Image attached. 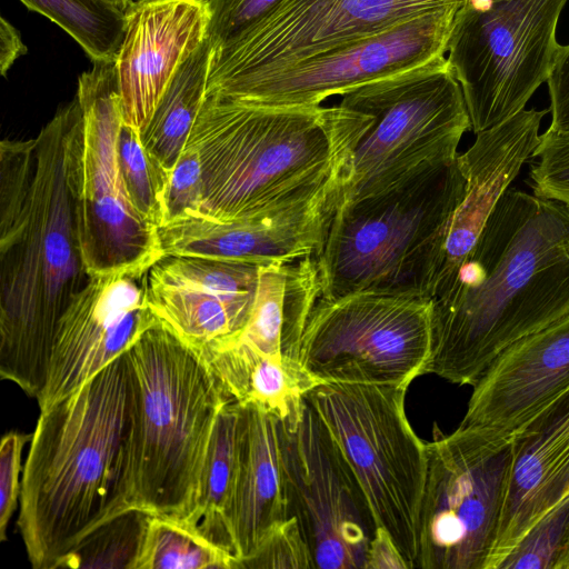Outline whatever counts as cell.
<instances>
[{"label":"cell","mask_w":569,"mask_h":569,"mask_svg":"<svg viewBox=\"0 0 569 569\" xmlns=\"http://www.w3.org/2000/svg\"><path fill=\"white\" fill-rule=\"evenodd\" d=\"M309 543L296 517L277 523L239 569H313Z\"/></svg>","instance_id":"obj_33"},{"label":"cell","mask_w":569,"mask_h":569,"mask_svg":"<svg viewBox=\"0 0 569 569\" xmlns=\"http://www.w3.org/2000/svg\"><path fill=\"white\" fill-rule=\"evenodd\" d=\"M202 206V177L198 153L186 147L177 161L163 194V227L188 217H199Z\"/></svg>","instance_id":"obj_35"},{"label":"cell","mask_w":569,"mask_h":569,"mask_svg":"<svg viewBox=\"0 0 569 569\" xmlns=\"http://www.w3.org/2000/svg\"><path fill=\"white\" fill-rule=\"evenodd\" d=\"M134 1H142V0H134Z\"/></svg>","instance_id":"obj_42"},{"label":"cell","mask_w":569,"mask_h":569,"mask_svg":"<svg viewBox=\"0 0 569 569\" xmlns=\"http://www.w3.org/2000/svg\"><path fill=\"white\" fill-rule=\"evenodd\" d=\"M207 0H142L126 9L114 60L123 121L140 134L181 63L207 38Z\"/></svg>","instance_id":"obj_19"},{"label":"cell","mask_w":569,"mask_h":569,"mask_svg":"<svg viewBox=\"0 0 569 569\" xmlns=\"http://www.w3.org/2000/svg\"><path fill=\"white\" fill-rule=\"evenodd\" d=\"M291 264L260 266L250 317L242 331L234 337L273 357H283L282 336Z\"/></svg>","instance_id":"obj_30"},{"label":"cell","mask_w":569,"mask_h":569,"mask_svg":"<svg viewBox=\"0 0 569 569\" xmlns=\"http://www.w3.org/2000/svg\"><path fill=\"white\" fill-rule=\"evenodd\" d=\"M365 569H410L391 536L382 527H377L371 538Z\"/></svg>","instance_id":"obj_39"},{"label":"cell","mask_w":569,"mask_h":569,"mask_svg":"<svg viewBox=\"0 0 569 569\" xmlns=\"http://www.w3.org/2000/svg\"><path fill=\"white\" fill-rule=\"evenodd\" d=\"M62 28L97 61H114L126 23V10L110 0H20Z\"/></svg>","instance_id":"obj_28"},{"label":"cell","mask_w":569,"mask_h":569,"mask_svg":"<svg viewBox=\"0 0 569 569\" xmlns=\"http://www.w3.org/2000/svg\"><path fill=\"white\" fill-rule=\"evenodd\" d=\"M132 382L127 505L189 517L217 417L231 400L203 352L159 320L124 352Z\"/></svg>","instance_id":"obj_5"},{"label":"cell","mask_w":569,"mask_h":569,"mask_svg":"<svg viewBox=\"0 0 569 569\" xmlns=\"http://www.w3.org/2000/svg\"><path fill=\"white\" fill-rule=\"evenodd\" d=\"M369 124L340 103L272 107L206 93L186 144L201 167L199 217L261 221L338 204Z\"/></svg>","instance_id":"obj_3"},{"label":"cell","mask_w":569,"mask_h":569,"mask_svg":"<svg viewBox=\"0 0 569 569\" xmlns=\"http://www.w3.org/2000/svg\"><path fill=\"white\" fill-rule=\"evenodd\" d=\"M336 209L328 204L269 220L227 223L188 217L158 232L163 257L291 264L320 252Z\"/></svg>","instance_id":"obj_21"},{"label":"cell","mask_w":569,"mask_h":569,"mask_svg":"<svg viewBox=\"0 0 569 569\" xmlns=\"http://www.w3.org/2000/svg\"><path fill=\"white\" fill-rule=\"evenodd\" d=\"M136 569H239V563L187 520L151 515Z\"/></svg>","instance_id":"obj_27"},{"label":"cell","mask_w":569,"mask_h":569,"mask_svg":"<svg viewBox=\"0 0 569 569\" xmlns=\"http://www.w3.org/2000/svg\"><path fill=\"white\" fill-rule=\"evenodd\" d=\"M118 153L123 181L133 206L159 229L162 223L166 182L148 157L141 134L124 121L119 132Z\"/></svg>","instance_id":"obj_32"},{"label":"cell","mask_w":569,"mask_h":569,"mask_svg":"<svg viewBox=\"0 0 569 569\" xmlns=\"http://www.w3.org/2000/svg\"><path fill=\"white\" fill-rule=\"evenodd\" d=\"M408 388L322 383L305 398L356 476L376 527L391 536L416 568L428 457L405 408Z\"/></svg>","instance_id":"obj_9"},{"label":"cell","mask_w":569,"mask_h":569,"mask_svg":"<svg viewBox=\"0 0 569 569\" xmlns=\"http://www.w3.org/2000/svg\"><path fill=\"white\" fill-rule=\"evenodd\" d=\"M200 350L233 402L280 421L296 419L306 393L316 387L297 362L266 355L237 338Z\"/></svg>","instance_id":"obj_24"},{"label":"cell","mask_w":569,"mask_h":569,"mask_svg":"<svg viewBox=\"0 0 569 569\" xmlns=\"http://www.w3.org/2000/svg\"><path fill=\"white\" fill-rule=\"evenodd\" d=\"M151 515L136 507L122 510L84 536L54 569H136Z\"/></svg>","instance_id":"obj_29"},{"label":"cell","mask_w":569,"mask_h":569,"mask_svg":"<svg viewBox=\"0 0 569 569\" xmlns=\"http://www.w3.org/2000/svg\"><path fill=\"white\" fill-rule=\"evenodd\" d=\"M32 433L11 430L2 436L0 443V541L7 539L9 521L20 500L22 451Z\"/></svg>","instance_id":"obj_37"},{"label":"cell","mask_w":569,"mask_h":569,"mask_svg":"<svg viewBox=\"0 0 569 569\" xmlns=\"http://www.w3.org/2000/svg\"><path fill=\"white\" fill-rule=\"evenodd\" d=\"M259 268L193 257H163L146 274L154 315L190 346L237 337L250 317Z\"/></svg>","instance_id":"obj_17"},{"label":"cell","mask_w":569,"mask_h":569,"mask_svg":"<svg viewBox=\"0 0 569 569\" xmlns=\"http://www.w3.org/2000/svg\"><path fill=\"white\" fill-rule=\"evenodd\" d=\"M511 455V438L460 425L427 442L416 568H485Z\"/></svg>","instance_id":"obj_12"},{"label":"cell","mask_w":569,"mask_h":569,"mask_svg":"<svg viewBox=\"0 0 569 569\" xmlns=\"http://www.w3.org/2000/svg\"><path fill=\"white\" fill-rule=\"evenodd\" d=\"M126 355L40 410L23 465L18 528L34 569L58 561L99 525L130 508L126 473L132 422Z\"/></svg>","instance_id":"obj_4"},{"label":"cell","mask_w":569,"mask_h":569,"mask_svg":"<svg viewBox=\"0 0 569 569\" xmlns=\"http://www.w3.org/2000/svg\"><path fill=\"white\" fill-rule=\"evenodd\" d=\"M458 10L428 11L212 96L258 106H321L332 96L445 56Z\"/></svg>","instance_id":"obj_15"},{"label":"cell","mask_w":569,"mask_h":569,"mask_svg":"<svg viewBox=\"0 0 569 569\" xmlns=\"http://www.w3.org/2000/svg\"><path fill=\"white\" fill-rule=\"evenodd\" d=\"M288 516L297 518L316 568L365 569L376 523L365 493L313 407L280 421Z\"/></svg>","instance_id":"obj_14"},{"label":"cell","mask_w":569,"mask_h":569,"mask_svg":"<svg viewBox=\"0 0 569 569\" xmlns=\"http://www.w3.org/2000/svg\"><path fill=\"white\" fill-rule=\"evenodd\" d=\"M465 184L456 159L386 191L340 200L315 257L320 297L373 292L430 300Z\"/></svg>","instance_id":"obj_6"},{"label":"cell","mask_w":569,"mask_h":569,"mask_svg":"<svg viewBox=\"0 0 569 569\" xmlns=\"http://www.w3.org/2000/svg\"><path fill=\"white\" fill-rule=\"evenodd\" d=\"M146 274H96L73 297L56 329L40 410L80 389L159 321Z\"/></svg>","instance_id":"obj_16"},{"label":"cell","mask_w":569,"mask_h":569,"mask_svg":"<svg viewBox=\"0 0 569 569\" xmlns=\"http://www.w3.org/2000/svg\"><path fill=\"white\" fill-rule=\"evenodd\" d=\"M466 0H281L263 19L214 46L207 93L387 30L428 11L460 9Z\"/></svg>","instance_id":"obj_13"},{"label":"cell","mask_w":569,"mask_h":569,"mask_svg":"<svg viewBox=\"0 0 569 569\" xmlns=\"http://www.w3.org/2000/svg\"><path fill=\"white\" fill-rule=\"evenodd\" d=\"M568 492L569 392L512 438L498 527L483 569H499Z\"/></svg>","instance_id":"obj_20"},{"label":"cell","mask_w":569,"mask_h":569,"mask_svg":"<svg viewBox=\"0 0 569 569\" xmlns=\"http://www.w3.org/2000/svg\"><path fill=\"white\" fill-rule=\"evenodd\" d=\"M64 151L89 274L142 276L163 258L158 228L133 206L121 172L123 117L114 61L93 62L68 106Z\"/></svg>","instance_id":"obj_7"},{"label":"cell","mask_w":569,"mask_h":569,"mask_svg":"<svg viewBox=\"0 0 569 569\" xmlns=\"http://www.w3.org/2000/svg\"><path fill=\"white\" fill-rule=\"evenodd\" d=\"M548 111L523 109L507 121L476 133L470 148L458 154L465 192L451 219L439 272L455 267L472 248L499 199L532 158Z\"/></svg>","instance_id":"obj_22"},{"label":"cell","mask_w":569,"mask_h":569,"mask_svg":"<svg viewBox=\"0 0 569 569\" xmlns=\"http://www.w3.org/2000/svg\"><path fill=\"white\" fill-rule=\"evenodd\" d=\"M430 301L425 375L473 386L506 348L569 312V209L508 189Z\"/></svg>","instance_id":"obj_1"},{"label":"cell","mask_w":569,"mask_h":569,"mask_svg":"<svg viewBox=\"0 0 569 569\" xmlns=\"http://www.w3.org/2000/svg\"><path fill=\"white\" fill-rule=\"evenodd\" d=\"M238 422L239 405L230 401L216 420L198 502L192 513L182 518L196 526L209 541L233 555L231 506L238 463Z\"/></svg>","instance_id":"obj_26"},{"label":"cell","mask_w":569,"mask_h":569,"mask_svg":"<svg viewBox=\"0 0 569 569\" xmlns=\"http://www.w3.org/2000/svg\"><path fill=\"white\" fill-rule=\"evenodd\" d=\"M567 1L466 0L458 10L446 53L475 133L523 110L547 82Z\"/></svg>","instance_id":"obj_10"},{"label":"cell","mask_w":569,"mask_h":569,"mask_svg":"<svg viewBox=\"0 0 569 569\" xmlns=\"http://www.w3.org/2000/svg\"><path fill=\"white\" fill-rule=\"evenodd\" d=\"M121 9L126 10L134 0H110Z\"/></svg>","instance_id":"obj_41"},{"label":"cell","mask_w":569,"mask_h":569,"mask_svg":"<svg viewBox=\"0 0 569 569\" xmlns=\"http://www.w3.org/2000/svg\"><path fill=\"white\" fill-rule=\"evenodd\" d=\"M431 301L373 292L319 297L307 316L297 361L316 386L408 388L425 375Z\"/></svg>","instance_id":"obj_11"},{"label":"cell","mask_w":569,"mask_h":569,"mask_svg":"<svg viewBox=\"0 0 569 569\" xmlns=\"http://www.w3.org/2000/svg\"><path fill=\"white\" fill-rule=\"evenodd\" d=\"M67 122L64 107L37 137L0 144V376L36 399L58 322L91 278L67 180Z\"/></svg>","instance_id":"obj_2"},{"label":"cell","mask_w":569,"mask_h":569,"mask_svg":"<svg viewBox=\"0 0 569 569\" xmlns=\"http://www.w3.org/2000/svg\"><path fill=\"white\" fill-rule=\"evenodd\" d=\"M339 103L370 117L340 200L386 191L456 160L471 129L461 87L445 56L348 91Z\"/></svg>","instance_id":"obj_8"},{"label":"cell","mask_w":569,"mask_h":569,"mask_svg":"<svg viewBox=\"0 0 569 569\" xmlns=\"http://www.w3.org/2000/svg\"><path fill=\"white\" fill-rule=\"evenodd\" d=\"M499 569H569V492L537 521Z\"/></svg>","instance_id":"obj_31"},{"label":"cell","mask_w":569,"mask_h":569,"mask_svg":"<svg viewBox=\"0 0 569 569\" xmlns=\"http://www.w3.org/2000/svg\"><path fill=\"white\" fill-rule=\"evenodd\" d=\"M288 517L279 419L256 407L239 406L238 463L231 506L238 563L252 555L266 535Z\"/></svg>","instance_id":"obj_23"},{"label":"cell","mask_w":569,"mask_h":569,"mask_svg":"<svg viewBox=\"0 0 569 569\" xmlns=\"http://www.w3.org/2000/svg\"><path fill=\"white\" fill-rule=\"evenodd\" d=\"M212 49L207 36L186 58L141 134L148 157L166 186L206 98Z\"/></svg>","instance_id":"obj_25"},{"label":"cell","mask_w":569,"mask_h":569,"mask_svg":"<svg viewBox=\"0 0 569 569\" xmlns=\"http://www.w3.org/2000/svg\"><path fill=\"white\" fill-rule=\"evenodd\" d=\"M547 83L551 112L548 129L569 133V43L559 46Z\"/></svg>","instance_id":"obj_38"},{"label":"cell","mask_w":569,"mask_h":569,"mask_svg":"<svg viewBox=\"0 0 569 569\" xmlns=\"http://www.w3.org/2000/svg\"><path fill=\"white\" fill-rule=\"evenodd\" d=\"M472 387L460 426L512 439L569 392V312L506 348Z\"/></svg>","instance_id":"obj_18"},{"label":"cell","mask_w":569,"mask_h":569,"mask_svg":"<svg viewBox=\"0 0 569 569\" xmlns=\"http://www.w3.org/2000/svg\"><path fill=\"white\" fill-rule=\"evenodd\" d=\"M281 0H207L208 37L214 46L243 32L269 14Z\"/></svg>","instance_id":"obj_36"},{"label":"cell","mask_w":569,"mask_h":569,"mask_svg":"<svg viewBox=\"0 0 569 569\" xmlns=\"http://www.w3.org/2000/svg\"><path fill=\"white\" fill-rule=\"evenodd\" d=\"M27 47L21 40L19 31L6 20L1 18L0 23V71L6 76L14 61L26 54Z\"/></svg>","instance_id":"obj_40"},{"label":"cell","mask_w":569,"mask_h":569,"mask_svg":"<svg viewBox=\"0 0 569 569\" xmlns=\"http://www.w3.org/2000/svg\"><path fill=\"white\" fill-rule=\"evenodd\" d=\"M532 158L529 178L533 194L569 209V133L547 129Z\"/></svg>","instance_id":"obj_34"}]
</instances>
